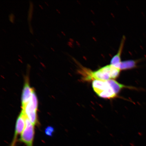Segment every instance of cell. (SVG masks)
I'll return each instance as SVG.
<instances>
[{
	"mask_svg": "<svg viewBox=\"0 0 146 146\" xmlns=\"http://www.w3.org/2000/svg\"><path fill=\"white\" fill-rule=\"evenodd\" d=\"M120 71V69L110 64L94 72L85 67H81L78 72L82 76V79L84 81L94 80L107 81L111 79L114 80L118 78Z\"/></svg>",
	"mask_w": 146,
	"mask_h": 146,
	"instance_id": "obj_1",
	"label": "cell"
},
{
	"mask_svg": "<svg viewBox=\"0 0 146 146\" xmlns=\"http://www.w3.org/2000/svg\"><path fill=\"white\" fill-rule=\"evenodd\" d=\"M93 90L100 98L111 99L115 98L117 94L108 81L94 80L93 81Z\"/></svg>",
	"mask_w": 146,
	"mask_h": 146,
	"instance_id": "obj_2",
	"label": "cell"
},
{
	"mask_svg": "<svg viewBox=\"0 0 146 146\" xmlns=\"http://www.w3.org/2000/svg\"><path fill=\"white\" fill-rule=\"evenodd\" d=\"M35 133L34 125L25 116V128L21 135L19 141L25 143L27 146H33Z\"/></svg>",
	"mask_w": 146,
	"mask_h": 146,
	"instance_id": "obj_3",
	"label": "cell"
},
{
	"mask_svg": "<svg viewBox=\"0 0 146 146\" xmlns=\"http://www.w3.org/2000/svg\"><path fill=\"white\" fill-rule=\"evenodd\" d=\"M25 116L23 111H21V113L17 118L14 138L10 146H16L18 136L23 133L25 128Z\"/></svg>",
	"mask_w": 146,
	"mask_h": 146,
	"instance_id": "obj_4",
	"label": "cell"
},
{
	"mask_svg": "<svg viewBox=\"0 0 146 146\" xmlns=\"http://www.w3.org/2000/svg\"><path fill=\"white\" fill-rule=\"evenodd\" d=\"M28 76H25L24 85L22 94V108H23L31 100L33 89L31 88Z\"/></svg>",
	"mask_w": 146,
	"mask_h": 146,
	"instance_id": "obj_5",
	"label": "cell"
},
{
	"mask_svg": "<svg viewBox=\"0 0 146 146\" xmlns=\"http://www.w3.org/2000/svg\"><path fill=\"white\" fill-rule=\"evenodd\" d=\"M125 41V38H123V39H122L121 43L120 46L119 48V49L117 54L112 58L111 61V64H112L115 67L119 69H120V63H121L122 62L121 60V55L122 50H123V48Z\"/></svg>",
	"mask_w": 146,
	"mask_h": 146,
	"instance_id": "obj_6",
	"label": "cell"
},
{
	"mask_svg": "<svg viewBox=\"0 0 146 146\" xmlns=\"http://www.w3.org/2000/svg\"><path fill=\"white\" fill-rule=\"evenodd\" d=\"M145 59L146 58H143L138 60H129L126 61L121 62L120 64V70H126V69L136 68L137 66V64L139 62Z\"/></svg>",
	"mask_w": 146,
	"mask_h": 146,
	"instance_id": "obj_7",
	"label": "cell"
},
{
	"mask_svg": "<svg viewBox=\"0 0 146 146\" xmlns=\"http://www.w3.org/2000/svg\"><path fill=\"white\" fill-rule=\"evenodd\" d=\"M108 81L117 94L120 92L122 89L124 88L129 87L119 83L115 81L114 80H108Z\"/></svg>",
	"mask_w": 146,
	"mask_h": 146,
	"instance_id": "obj_8",
	"label": "cell"
},
{
	"mask_svg": "<svg viewBox=\"0 0 146 146\" xmlns=\"http://www.w3.org/2000/svg\"><path fill=\"white\" fill-rule=\"evenodd\" d=\"M54 132V129L53 127L48 126L46 128L45 133L46 135L49 136H52Z\"/></svg>",
	"mask_w": 146,
	"mask_h": 146,
	"instance_id": "obj_9",
	"label": "cell"
},
{
	"mask_svg": "<svg viewBox=\"0 0 146 146\" xmlns=\"http://www.w3.org/2000/svg\"><path fill=\"white\" fill-rule=\"evenodd\" d=\"M56 10L57 11V12H58V13L60 14V12L59 11V10H58V9H56Z\"/></svg>",
	"mask_w": 146,
	"mask_h": 146,
	"instance_id": "obj_10",
	"label": "cell"
},
{
	"mask_svg": "<svg viewBox=\"0 0 146 146\" xmlns=\"http://www.w3.org/2000/svg\"><path fill=\"white\" fill-rule=\"evenodd\" d=\"M40 64H41L43 66H44V65L41 62H40Z\"/></svg>",
	"mask_w": 146,
	"mask_h": 146,
	"instance_id": "obj_11",
	"label": "cell"
},
{
	"mask_svg": "<svg viewBox=\"0 0 146 146\" xmlns=\"http://www.w3.org/2000/svg\"><path fill=\"white\" fill-rule=\"evenodd\" d=\"M39 6H40V8H41L42 9H43V8L42 7H41V5H39Z\"/></svg>",
	"mask_w": 146,
	"mask_h": 146,
	"instance_id": "obj_12",
	"label": "cell"
},
{
	"mask_svg": "<svg viewBox=\"0 0 146 146\" xmlns=\"http://www.w3.org/2000/svg\"><path fill=\"white\" fill-rule=\"evenodd\" d=\"M19 61H21V63H23V62H22V61H21V60H20V59H19Z\"/></svg>",
	"mask_w": 146,
	"mask_h": 146,
	"instance_id": "obj_13",
	"label": "cell"
},
{
	"mask_svg": "<svg viewBox=\"0 0 146 146\" xmlns=\"http://www.w3.org/2000/svg\"><path fill=\"white\" fill-rule=\"evenodd\" d=\"M51 48V49H52V50L53 51H54V49H53L52 48Z\"/></svg>",
	"mask_w": 146,
	"mask_h": 146,
	"instance_id": "obj_14",
	"label": "cell"
},
{
	"mask_svg": "<svg viewBox=\"0 0 146 146\" xmlns=\"http://www.w3.org/2000/svg\"><path fill=\"white\" fill-rule=\"evenodd\" d=\"M45 3L47 5V6H48V5L47 4L46 2H45Z\"/></svg>",
	"mask_w": 146,
	"mask_h": 146,
	"instance_id": "obj_15",
	"label": "cell"
},
{
	"mask_svg": "<svg viewBox=\"0 0 146 146\" xmlns=\"http://www.w3.org/2000/svg\"><path fill=\"white\" fill-rule=\"evenodd\" d=\"M18 56H19L20 58H21V59H22V58L21 57V56H20L19 55H18Z\"/></svg>",
	"mask_w": 146,
	"mask_h": 146,
	"instance_id": "obj_16",
	"label": "cell"
},
{
	"mask_svg": "<svg viewBox=\"0 0 146 146\" xmlns=\"http://www.w3.org/2000/svg\"><path fill=\"white\" fill-rule=\"evenodd\" d=\"M121 146H123V145H121Z\"/></svg>",
	"mask_w": 146,
	"mask_h": 146,
	"instance_id": "obj_17",
	"label": "cell"
}]
</instances>
